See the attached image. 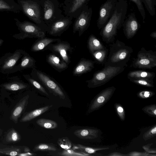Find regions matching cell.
Wrapping results in <instances>:
<instances>
[{
	"label": "cell",
	"mask_w": 156,
	"mask_h": 156,
	"mask_svg": "<svg viewBox=\"0 0 156 156\" xmlns=\"http://www.w3.org/2000/svg\"><path fill=\"white\" fill-rule=\"evenodd\" d=\"M128 6L127 0H117L112 15L100 33L104 41L109 43L114 41L125 19Z\"/></svg>",
	"instance_id": "cell-1"
},
{
	"label": "cell",
	"mask_w": 156,
	"mask_h": 156,
	"mask_svg": "<svg viewBox=\"0 0 156 156\" xmlns=\"http://www.w3.org/2000/svg\"><path fill=\"white\" fill-rule=\"evenodd\" d=\"M133 52L132 47L117 39L115 42L110 45L109 54L105 66L127 67Z\"/></svg>",
	"instance_id": "cell-2"
},
{
	"label": "cell",
	"mask_w": 156,
	"mask_h": 156,
	"mask_svg": "<svg viewBox=\"0 0 156 156\" xmlns=\"http://www.w3.org/2000/svg\"><path fill=\"white\" fill-rule=\"evenodd\" d=\"M17 2L24 15L47 32V26L43 20L40 0H17Z\"/></svg>",
	"instance_id": "cell-3"
},
{
	"label": "cell",
	"mask_w": 156,
	"mask_h": 156,
	"mask_svg": "<svg viewBox=\"0 0 156 156\" xmlns=\"http://www.w3.org/2000/svg\"><path fill=\"white\" fill-rule=\"evenodd\" d=\"M125 69L124 67L105 66L102 69L95 73L91 79L86 81L87 87L94 88L101 86L122 72Z\"/></svg>",
	"instance_id": "cell-4"
},
{
	"label": "cell",
	"mask_w": 156,
	"mask_h": 156,
	"mask_svg": "<svg viewBox=\"0 0 156 156\" xmlns=\"http://www.w3.org/2000/svg\"><path fill=\"white\" fill-rule=\"evenodd\" d=\"M14 20L20 32L14 34V38L23 40L26 38H41L45 37V32L35 23L27 21L21 22L17 18Z\"/></svg>",
	"instance_id": "cell-5"
},
{
	"label": "cell",
	"mask_w": 156,
	"mask_h": 156,
	"mask_svg": "<svg viewBox=\"0 0 156 156\" xmlns=\"http://www.w3.org/2000/svg\"><path fill=\"white\" fill-rule=\"evenodd\" d=\"M40 3L43 20L48 28V26L63 14L58 0H40Z\"/></svg>",
	"instance_id": "cell-6"
},
{
	"label": "cell",
	"mask_w": 156,
	"mask_h": 156,
	"mask_svg": "<svg viewBox=\"0 0 156 156\" xmlns=\"http://www.w3.org/2000/svg\"><path fill=\"white\" fill-rule=\"evenodd\" d=\"M131 66L135 68L151 69L156 66V51L146 50L142 48L138 52L136 58Z\"/></svg>",
	"instance_id": "cell-7"
},
{
	"label": "cell",
	"mask_w": 156,
	"mask_h": 156,
	"mask_svg": "<svg viewBox=\"0 0 156 156\" xmlns=\"http://www.w3.org/2000/svg\"><path fill=\"white\" fill-rule=\"evenodd\" d=\"M92 13V8L89 7L87 5L83 9L76 18L74 23L73 33L78 32L79 36L80 37L88 29L90 25Z\"/></svg>",
	"instance_id": "cell-8"
},
{
	"label": "cell",
	"mask_w": 156,
	"mask_h": 156,
	"mask_svg": "<svg viewBox=\"0 0 156 156\" xmlns=\"http://www.w3.org/2000/svg\"><path fill=\"white\" fill-rule=\"evenodd\" d=\"M24 51L16 50L13 53H7L0 59V69L3 73H7L16 71V63L22 57Z\"/></svg>",
	"instance_id": "cell-9"
},
{
	"label": "cell",
	"mask_w": 156,
	"mask_h": 156,
	"mask_svg": "<svg viewBox=\"0 0 156 156\" xmlns=\"http://www.w3.org/2000/svg\"><path fill=\"white\" fill-rule=\"evenodd\" d=\"M33 72L36 74V76L48 89L50 93L56 96L64 99L66 96L65 93L57 83L50 77L41 71L33 68Z\"/></svg>",
	"instance_id": "cell-10"
},
{
	"label": "cell",
	"mask_w": 156,
	"mask_h": 156,
	"mask_svg": "<svg viewBox=\"0 0 156 156\" xmlns=\"http://www.w3.org/2000/svg\"><path fill=\"white\" fill-rule=\"evenodd\" d=\"M115 90L114 87L111 86L101 91L92 100L87 113H90L102 107L110 100Z\"/></svg>",
	"instance_id": "cell-11"
},
{
	"label": "cell",
	"mask_w": 156,
	"mask_h": 156,
	"mask_svg": "<svg viewBox=\"0 0 156 156\" xmlns=\"http://www.w3.org/2000/svg\"><path fill=\"white\" fill-rule=\"evenodd\" d=\"M118 0H107L99 8L97 21L98 28L101 29L106 24L112 14Z\"/></svg>",
	"instance_id": "cell-12"
},
{
	"label": "cell",
	"mask_w": 156,
	"mask_h": 156,
	"mask_svg": "<svg viewBox=\"0 0 156 156\" xmlns=\"http://www.w3.org/2000/svg\"><path fill=\"white\" fill-rule=\"evenodd\" d=\"M73 18L63 15L48 27L47 32L52 36H60L69 27L72 23Z\"/></svg>",
	"instance_id": "cell-13"
},
{
	"label": "cell",
	"mask_w": 156,
	"mask_h": 156,
	"mask_svg": "<svg viewBox=\"0 0 156 156\" xmlns=\"http://www.w3.org/2000/svg\"><path fill=\"white\" fill-rule=\"evenodd\" d=\"M90 0H65L63 8L65 16L76 18Z\"/></svg>",
	"instance_id": "cell-14"
},
{
	"label": "cell",
	"mask_w": 156,
	"mask_h": 156,
	"mask_svg": "<svg viewBox=\"0 0 156 156\" xmlns=\"http://www.w3.org/2000/svg\"><path fill=\"white\" fill-rule=\"evenodd\" d=\"M124 34L127 39L132 38L140 27L134 13H131L125 19L122 25Z\"/></svg>",
	"instance_id": "cell-15"
},
{
	"label": "cell",
	"mask_w": 156,
	"mask_h": 156,
	"mask_svg": "<svg viewBox=\"0 0 156 156\" xmlns=\"http://www.w3.org/2000/svg\"><path fill=\"white\" fill-rule=\"evenodd\" d=\"M51 50L58 53L63 60L67 65L70 62L68 52L71 50L70 44L65 42H58L53 44L51 47Z\"/></svg>",
	"instance_id": "cell-16"
},
{
	"label": "cell",
	"mask_w": 156,
	"mask_h": 156,
	"mask_svg": "<svg viewBox=\"0 0 156 156\" xmlns=\"http://www.w3.org/2000/svg\"><path fill=\"white\" fill-rule=\"evenodd\" d=\"M94 63L93 61L82 58L74 69L73 75L79 76L91 71L94 68Z\"/></svg>",
	"instance_id": "cell-17"
},
{
	"label": "cell",
	"mask_w": 156,
	"mask_h": 156,
	"mask_svg": "<svg viewBox=\"0 0 156 156\" xmlns=\"http://www.w3.org/2000/svg\"><path fill=\"white\" fill-rule=\"evenodd\" d=\"M99 130L96 129L84 128L76 130L74 135L79 138L84 140H91L98 136Z\"/></svg>",
	"instance_id": "cell-18"
},
{
	"label": "cell",
	"mask_w": 156,
	"mask_h": 156,
	"mask_svg": "<svg viewBox=\"0 0 156 156\" xmlns=\"http://www.w3.org/2000/svg\"><path fill=\"white\" fill-rule=\"evenodd\" d=\"M0 11L17 13L21 11L19 5L14 0H0Z\"/></svg>",
	"instance_id": "cell-19"
},
{
	"label": "cell",
	"mask_w": 156,
	"mask_h": 156,
	"mask_svg": "<svg viewBox=\"0 0 156 156\" xmlns=\"http://www.w3.org/2000/svg\"><path fill=\"white\" fill-rule=\"evenodd\" d=\"M29 96L27 95L23 97L13 109L11 115V119L14 122H17L28 103Z\"/></svg>",
	"instance_id": "cell-20"
},
{
	"label": "cell",
	"mask_w": 156,
	"mask_h": 156,
	"mask_svg": "<svg viewBox=\"0 0 156 156\" xmlns=\"http://www.w3.org/2000/svg\"><path fill=\"white\" fill-rule=\"evenodd\" d=\"M155 74L154 73L152 72L138 70L129 72L127 76L129 79H140L153 81Z\"/></svg>",
	"instance_id": "cell-21"
},
{
	"label": "cell",
	"mask_w": 156,
	"mask_h": 156,
	"mask_svg": "<svg viewBox=\"0 0 156 156\" xmlns=\"http://www.w3.org/2000/svg\"><path fill=\"white\" fill-rule=\"evenodd\" d=\"M23 56L20 63L16 66V71H20L27 68H34L35 65V61L34 58L25 51Z\"/></svg>",
	"instance_id": "cell-22"
},
{
	"label": "cell",
	"mask_w": 156,
	"mask_h": 156,
	"mask_svg": "<svg viewBox=\"0 0 156 156\" xmlns=\"http://www.w3.org/2000/svg\"><path fill=\"white\" fill-rule=\"evenodd\" d=\"M52 106V105H47L32 111L23 116L20 121L24 122L30 121L46 112Z\"/></svg>",
	"instance_id": "cell-23"
},
{
	"label": "cell",
	"mask_w": 156,
	"mask_h": 156,
	"mask_svg": "<svg viewBox=\"0 0 156 156\" xmlns=\"http://www.w3.org/2000/svg\"><path fill=\"white\" fill-rule=\"evenodd\" d=\"M47 61L52 66L58 70L62 71L68 67V65L65 62L53 54L48 55Z\"/></svg>",
	"instance_id": "cell-24"
},
{
	"label": "cell",
	"mask_w": 156,
	"mask_h": 156,
	"mask_svg": "<svg viewBox=\"0 0 156 156\" xmlns=\"http://www.w3.org/2000/svg\"><path fill=\"white\" fill-rule=\"evenodd\" d=\"M35 42L32 46L31 51H37L43 49L50 44L54 42H59L60 41L59 39L43 37Z\"/></svg>",
	"instance_id": "cell-25"
},
{
	"label": "cell",
	"mask_w": 156,
	"mask_h": 156,
	"mask_svg": "<svg viewBox=\"0 0 156 156\" xmlns=\"http://www.w3.org/2000/svg\"><path fill=\"white\" fill-rule=\"evenodd\" d=\"M87 45L91 53L96 51L106 48L93 34L90 36L88 40Z\"/></svg>",
	"instance_id": "cell-26"
},
{
	"label": "cell",
	"mask_w": 156,
	"mask_h": 156,
	"mask_svg": "<svg viewBox=\"0 0 156 156\" xmlns=\"http://www.w3.org/2000/svg\"><path fill=\"white\" fill-rule=\"evenodd\" d=\"M5 89L10 91H16L26 89L28 87L27 84L17 81H12L5 83L1 85Z\"/></svg>",
	"instance_id": "cell-27"
},
{
	"label": "cell",
	"mask_w": 156,
	"mask_h": 156,
	"mask_svg": "<svg viewBox=\"0 0 156 156\" xmlns=\"http://www.w3.org/2000/svg\"><path fill=\"white\" fill-rule=\"evenodd\" d=\"M73 149H77L85 153L91 154H95L96 152L100 150L108 149V147H92L85 146L80 144H73Z\"/></svg>",
	"instance_id": "cell-28"
},
{
	"label": "cell",
	"mask_w": 156,
	"mask_h": 156,
	"mask_svg": "<svg viewBox=\"0 0 156 156\" xmlns=\"http://www.w3.org/2000/svg\"><path fill=\"white\" fill-rule=\"evenodd\" d=\"M108 52L107 48L96 51L91 53L96 61L100 64H105Z\"/></svg>",
	"instance_id": "cell-29"
},
{
	"label": "cell",
	"mask_w": 156,
	"mask_h": 156,
	"mask_svg": "<svg viewBox=\"0 0 156 156\" xmlns=\"http://www.w3.org/2000/svg\"><path fill=\"white\" fill-rule=\"evenodd\" d=\"M57 149L56 145L53 143H42L36 145L33 149L34 151H55Z\"/></svg>",
	"instance_id": "cell-30"
},
{
	"label": "cell",
	"mask_w": 156,
	"mask_h": 156,
	"mask_svg": "<svg viewBox=\"0 0 156 156\" xmlns=\"http://www.w3.org/2000/svg\"><path fill=\"white\" fill-rule=\"evenodd\" d=\"M40 126L47 129H52L58 127V124L56 122L51 119L44 118L39 119L36 122Z\"/></svg>",
	"instance_id": "cell-31"
},
{
	"label": "cell",
	"mask_w": 156,
	"mask_h": 156,
	"mask_svg": "<svg viewBox=\"0 0 156 156\" xmlns=\"http://www.w3.org/2000/svg\"><path fill=\"white\" fill-rule=\"evenodd\" d=\"M24 77L27 81L36 89L47 96H49V94L46 90L45 88L39 82L34 79L29 75H23Z\"/></svg>",
	"instance_id": "cell-32"
},
{
	"label": "cell",
	"mask_w": 156,
	"mask_h": 156,
	"mask_svg": "<svg viewBox=\"0 0 156 156\" xmlns=\"http://www.w3.org/2000/svg\"><path fill=\"white\" fill-rule=\"evenodd\" d=\"M56 155L60 156H89L92 155L82 152L75 151L73 149L64 150L57 153Z\"/></svg>",
	"instance_id": "cell-33"
},
{
	"label": "cell",
	"mask_w": 156,
	"mask_h": 156,
	"mask_svg": "<svg viewBox=\"0 0 156 156\" xmlns=\"http://www.w3.org/2000/svg\"><path fill=\"white\" fill-rule=\"evenodd\" d=\"M129 80L137 85L144 87H154L153 81L144 79H129Z\"/></svg>",
	"instance_id": "cell-34"
},
{
	"label": "cell",
	"mask_w": 156,
	"mask_h": 156,
	"mask_svg": "<svg viewBox=\"0 0 156 156\" xmlns=\"http://www.w3.org/2000/svg\"><path fill=\"white\" fill-rule=\"evenodd\" d=\"M57 143L59 146L64 150L71 149L73 146L71 141L66 136L58 138Z\"/></svg>",
	"instance_id": "cell-35"
},
{
	"label": "cell",
	"mask_w": 156,
	"mask_h": 156,
	"mask_svg": "<svg viewBox=\"0 0 156 156\" xmlns=\"http://www.w3.org/2000/svg\"><path fill=\"white\" fill-rule=\"evenodd\" d=\"M150 15L152 16L155 14V6L153 0H141Z\"/></svg>",
	"instance_id": "cell-36"
},
{
	"label": "cell",
	"mask_w": 156,
	"mask_h": 156,
	"mask_svg": "<svg viewBox=\"0 0 156 156\" xmlns=\"http://www.w3.org/2000/svg\"><path fill=\"white\" fill-rule=\"evenodd\" d=\"M134 3L136 5L140 12L143 23L145 22L146 13L143 3L141 0H130Z\"/></svg>",
	"instance_id": "cell-37"
},
{
	"label": "cell",
	"mask_w": 156,
	"mask_h": 156,
	"mask_svg": "<svg viewBox=\"0 0 156 156\" xmlns=\"http://www.w3.org/2000/svg\"><path fill=\"white\" fill-rule=\"evenodd\" d=\"M20 140V136L17 132L14 129L11 130L7 134L6 140L9 142H15Z\"/></svg>",
	"instance_id": "cell-38"
},
{
	"label": "cell",
	"mask_w": 156,
	"mask_h": 156,
	"mask_svg": "<svg viewBox=\"0 0 156 156\" xmlns=\"http://www.w3.org/2000/svg\"><path fill=\"white\" fill-rule=\"evenodd\" d=\"M146 113L151 116L156 117V105L155 104L146 106L142 108Z\"/></svg>",
	"instance_id": "cell-39"
},
{
	"label": "cell",
	"mask_w": 156,
	"mask_h": 156,
	"mask_svg": "<svg viewBox=\"0 0 156 156\" xmlns=\"http://www.w3.org/2000/svg\"><path fill=\"white\" fill-rule=\"evenodd\" d=\"M156 135V125H154L152 127L144 133L143 135V138L145 140H147Z\"/></svg>",
	"instance_id": "cell-40"
},
{
	"label": "cell",
	"mask_w": 156,
	"mask_h": 156,
	"mask_svg": "<svg viewBox=\"0 0 156 156\" xmlns=\"http://www.w3.org/2000/svg\"><path fill=\"white\" fill-rule=\"evenodd\" d=\"M114 106L120 119L121 121H124L125 119V113L123 107L121 104L118 103L115 104Z\"/></svg>",
	"instance_id": "cell-41"
},
{
	"label": "cell",
	"mask_w": 156,
	"mask_h": 156,
	"mask_svg": "<svg viewBox=\"0 0 156 156\" xmlns=\"http://www.w3.org/2000/svg\"><path fill=\"white\" fill-rule=\"evenodd\" d=\"M155 94V92L152 91L144 90L138 92L137 94V95L140 98L147 99L152 97Z\"/></svg>",
	"instance_id": "cell-42"
},
{
	"label": "cell",
	"mask_w": 156,
	"mask_h": 156,
	"mask_svg": "<svg viewBox=\"0 0 156 156\" xmlns=\"http://www.w3.org/2000/svg\"><path fill=\"white\" fill-rule=\"evenodd\" d=\"M128 156H156V154H153L148 153L146 152H140L138 151H132L126 154Z\"/></svg>",
	"instance_id": "cell-43"
},
{
	"label": "cell",
	"mask_w": 156,
	"mask_h": 156,
	"mask_svg": "<svg viewBox=\"0 0 156 156\" xmlns=\"http://www.w3.org/2000/svg\"><path fill=\"white\" fill-rule=\"evenodd\" d=\"M152 144V143L143 146L142 147L146 152L151 154H156V148H151L150 147Z\"/></svg>",
	"instance_id": "cell-44"
},
{
	"label": "cell",
	"mask_w": 156,
	"mask_h": 156,
	"mask_svg": "<svg viewBox=\"0 0 156 156\" xmlns=\"http://www.w3.org/2000/svg\"><path fill=\"white\" fill-rule=\"evenodd\" d=\"M108 156H126V154H124L119 152H114L109 154L107 155Z\"/></svg>",
	"instance_id": "cell-45"
},
{
	"label": "cell",
	"mask_w": 156,
	"mask_h": 156,
	"mask_svg": "<svg viewBox=\"0 0 156 156\" xmlns=\"http://www.w3.org/2000/svg\"><path fill=\"white\" fill-rule=\"evenodd\" d=\"M18 155L23 156H35L37 155L35 153H30L29 152H27L25 153L21 154Z\"/></svg>",
	"instance_id": "cell-46"
},
{
	"label": "cell",
	"mask_w": 156,
	"mask_h": 156,
	"mask_svg": "<svg viewBox=\"0 0 156 156\" xmlns=\"http://www.w3.org/2000/svg\"><path fill=\"white\" fill-rule=\"evenodd\" d=\"M150 36L152 38L156 39V31L152 32L150 34Z\"/></svg>",
	"instance_id": "cell-47"
},
{
	"label": "cell",
	"mask_w": 156,
	"mask_h": 156,
	"mask_svg": "<svg viewBox=\"0 0 156 156\" xmlns=\"http://www.w3.org/2000/svg\"><path fill=\"white\" fill-rule=\"evenodd\" d=\"M4 42V40L2 39H0V46Z\"/></svg>",
	"instance_id": "cell-48"
},
{
	"label": "cell",
	"mask_w": 156,
	"mask_h": 156,
	"mask_svg": "<svg viewBox=\"0 0 156 156\" xmlns=\"http://www.w3.org/2000/svg\"><path fill=\"white\" fill-rule=\"evenodd\" d=\"M154 5L155 6L156 5V0H153Z\"/></svg>",
	"instance_id": "cell-49"
}]
</instances>
